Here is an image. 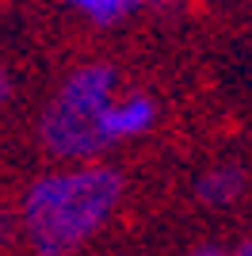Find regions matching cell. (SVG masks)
<instances>
[{
	"mask_svg": "<svg viewBox=\"0 0 252 256\" xmlns=\"http://www.w3.org/2000/svg\"><path fill=\"white\" fill-rule=\"evenodd\" d=\"M191 256H233L230 248H222V245H202V248H195Z\"/></svg>",
	"mask_w": 252,
	"mask_h": 256,
	"instance_id": "6",
	"label": "cell"
},
{
	"mask_svg": "<svg viewBox=\"0 0 252 256\" xmlns=\"http://www.w3.org/2000/svg\"><path fill=\"white\" fill-rule=\"evenodd\" d=\"M84 16H92L96 23H111V20H122L130 8H138V0H69Z\"/></svg>",
	"mask_w": 252,
	"mask_h": 256,
	"instance_id": "5",
	"label": "cell"
},
{
	"mask_svg": "<svg viewBox=\"0 0 252 256\" xmlns=\"http://www.w3.org/2000/svg\"><path fill=\"white\" fill-rule=\"evenodd\" d=\"M153 118H157V104L149 96H126L111 107V115H107V126H111V138L122 142V138H138V134H146L153 126Z\"/></svg>",
	"mask_w": 252,
	"mask_h": 256,
	"instance_id": "3",
	"label": "cell"
},
{
	"mask_svg": "<svg viewBox=\"0 0 252 256\" xmlns=\"http://www.w3.org/2000/svg\"><path fill=\"white\" fill-rule=\"evenodd\" d=\"M233 256H252V241H244V245L237 248V252H233Z\"/></svg>",
	"mask_w": 252,
	"mask_h": 256,
	"instance_id": "8",
	"label": "cell"
},
{
	"mask_svg": "<svg viewBox=\"0 0 252 256\" xmlns=\"http://www.w3.org/2000/svg\"><path fill=\"white\" fill-rule=\"evenodd\" d=\"M115 69L111 65H84L62 84L58 100L46 107L42 142L58 157H96L111 146L107 115L115 107Z\"/></svg>",
	"mask_w": 252,
	"mask_h": 256,
	"instance_id": "2",
	"label": "cell"
},
{
	"mask_svg": "<svg viewBox=\"0 0 252 256\" xmlns=\"http://www.w3.org/2000/svg\"><path fill=\"white\" fill-rule=\"evenodd\" d=\"M241 192H244V172L233 168V164H218V168L202 172L199 184H195V195H199L202 203H210V206L233 203Z\"/></svg>",
	"mask_w": 252,
	"mask_h": 256,
	"instance_id": "4",
	"label": "cell"
},
{
	"mask_svg": "<svg viewBox=\"0 0 252 256\" xmlns=\"http://www.w3.org/2000/svg\"><path fill=\"white\" fill-rule=\"evenodd\" d=\"M122 199V176L115 168H69L42 176L27 192L23 226L38 256H69L80 248Z\"/></svg>",
	"mask_w": 252,
	"mask_h": 256,
	"instance_id": "1",
	"label": "cell"
},
{
	"mask_svg": "<svg viewBox=\"0 0 252 256\" xmlns=\"http://www.w3.org/2000/svg\"><path fill=\"white\" fill-rule=\"evenodd\" d=\"M4 100H8V73L0 69V104H4Z\"/></svg>",
	"mask_w": 252,
	"mask_h": 256,
	"instance_id": "7",
	"label": "cell"
}]
</instances>
